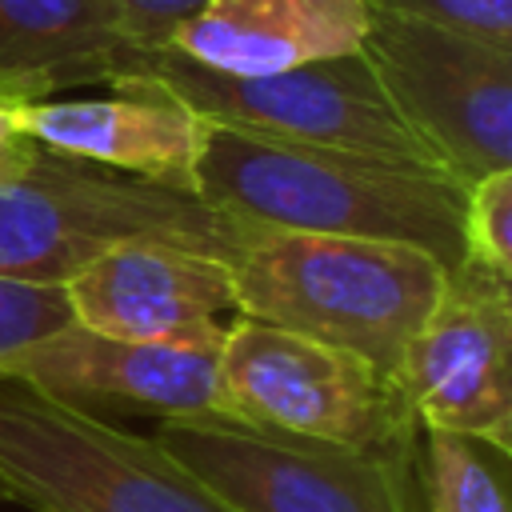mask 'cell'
I'll list each match as a JSON object with an SVG mask.
<instances>
[{
	"mask_svg": "<svg viewBox=\"0 0 512 512\" xmlns=\"http://www.w3.org/2000/svg\"><path fill=\"white\" fill-rule=\"evenodd\" d=\"M192 192L236 228L368 236L464 260L468 188L440 168L200 124Z\"/></svg>",
	"mask_w": 512,
	"mask_h": 512,
	"instance_id": "6da1fadb",
	"label": "cell"
},
{
	"mask_svg": "<svg viewBox=\"0 0 512 512\" xmlns=\"http://www.w3.org/2000/svg\"><path fill=\"white\" fill-rule=\"evenodd\" d=\"M228 268L236 316L348 348L396 384L448 272L412 244L288 228H244Z\"/></svg>",
	"mask_w": 512,
	"mask_h": 512,
	"instance_id": "7a4b0ae2",
	"label": "cell"
},
{
	"mask_svg": "<svg viewBox=\"0 0 512 512\" xmlns=\"http://www.w3.org/2000/svg\"><path fill=\"white\" fill-rule=\"evenodd\" d=\"M236 224L192 192L132 180L60 152L0 180V276L64 284L76 268L116 244L164 240L212 256H232Z\"/></svg>",
	"mask_w": 512,
	"mask_h": 512,
	"instance_id": "3957f363",
	"label": "cell"
},
{
	"mask_svg": "<svg viewBox=\"0 0 512 512\" xmlns=\"http://www.w3.org/2000/svg\"><path fill=\"white\" fill-rule=\"evenodd\" d=\"M0 496L28 512H236L152 436L0 380Z\"/></svg>",
	"mask_w": 512,
	"mask_h": 512,
	"instance_id": "277c9868",
	"label": "cell"
},
{
	"mask_svg": "<svg viewBox=\"0 0 512 512\" xmlns=\"http://www.w3.org/2000/svg\"><path fill=\"white\" fill-rule=\"evenodd\" d=\"M120 72H136L164 84L208 124H224L284 144L364 152L400 164L440 168L424 148V140L392 108L364 52H348L336 60H316L284 72L228 76L188 64L168 48H124L112 76Z\"/></svg>",
	"mask_w": 512,
	"mask_h": 512,
	"instance_id": "5b68a950",
	"label": "cell"
},
{
	"mask_svg": "<svg viewBox=\"0 0 512 512\" xmlns=\"http://www.w3.org/2000/svg\"><path fill=\"white\" fill-rule=\"evenodd\" d=\"M152 440L236 512H428L420 432L340 448L260 432L224 416L160 420Z\"/></svg>",
	"mask_w": 512,
	"mask_h": 512,
	"instance_id": "8992f818",
	"label": "cell"
},
{
	"mask_svg": "<svg viewBox=\"0 0 512 512\" xmlns=\"http://www.w3.org/2000/svg\"><path fill=\"white\" fill-rule=\"evenodd\" d=\"M216 416L340 448H376L420 432L404 388L376 364L248 316H236L220 340Z\"/></svg>",
	"mask_w": 512,
	"mask_h": 512,
	"instance_id": "52a82bcc",
	"label": "cell"
},
{
	"mask_svg": "<svg viewBox=\"0 0 512 512\" xmlns=\"http://www.w3.org/2000/svg\"><path fill=\"white\" fill-rule=\"evenodd\" d=\"M360 52L452 180L512 168V48L372 4Z\"/></svg>",
	"mask_w": 512,
	"mask_h": 512,
	"instance_id": "ba28073f",
	"label": "cell"
},
{
	"mask_svg": "<svg viewBox=\"0 0 512 512\" xmlns=\"http://www.w3.org/2000/svg\"><path fill=\"white\" fill-rule=\"evenodd\" d=\"M400 388L420 428L512 452V276L468 256L448 268L404 352Z\"/></svg>",
	"mask_w": 512,
	"mask_h": 512,
	"instance_id": "9c48e42d",
	"label": "cell"
},
{
	"mask_svg": "<svg viewBox=\"0 0 512 512\" xmlns=\"http://www.w3.org/2000/svg\"><path fill=\"white\" fill-rule=\"evenodd\" d=\"M216 356L220 344L124 340L68 320L8 352L0 360V380L76 408L116 404L160 420H184L216 416Z\"/></svg>",
	"mask_w": 512,
	"mask_h": 512,
	"instance_id": "30bf717a",
	"label": "cell"
},
{
	"mask_svg": "<svg viewBox=\"0 0 512 512\" xmlns=\"http://www.w3.org/2000/svg\"><path fill=\"white\" fill-rule=\"evenodd\" d=\"M76 324L168 344H220L236 320V288L224 256L164 240L116 244L64 280Z\"/></svg>",
	"mask_w": 512,
	"mask_h": 512,
	"instance_id": "8fae6325",
	"label": "cell"
},
{
	"mask_svg": "<svg viewBox=\"0 0 512 512\" xmlns=\"http://www.w3.org/2000/svg\"><path fill=\"white\" fill-rule=\"evenodd\" d=\"M104 96H40L16 108L24 136L40 148L148 180L160 188L192 192L200 116L164 84L120 72L104 80ZM196 196V192H192Z\"/></svg>",
	"mask_w": 512,
	"mask_h": 512,
	"instance_id": "7c38bea8",
	"label": "cell"
},
{
	"mask_svg": "<svg viewBox=\"0 0 512 512\" xmlns=\"http://www.w3.org/2000/svg\"><path fill=\"white\" fill-rule=\"evenodd\" d=\"M368 16V0H208L160 48L208 72L260 76L360 52Z\"/></svg>",
	"mask_w": 512,
	"mask_h": 512,
	"instance_id": "4fadbf2b",
	"label": "cell"
},
{
	"mask_svg": "<svg viewBox=\"0 0 512 512\" xmlns=\"http://www.w3.org/2000/svg\"><path fill=\"white\" fill-rule=\"evenodd\" d=\"M124 48L116 0H0V76L48 96L104 84Z\"/></svg>",
	"mask_w": 512,
	"mask_h": 512,
	"instance_id": "5bb4252c",
	"label": "cell"
},
{
	"mask_svg": "<svg viewBox=\"0 0 512 512\" xmlns=\"http://www.w3.org/2000/svg\"><path fill=\"white\" fill-rule=\"evenodd\" d=\"M420 472L428 512H512L508 452L444 428H420Z\"/></svg>",
	"mask_w": 512,
	"mask_h": 512,
	"instance_id": "9a60e30c",
	"label": "cell"
},
{
	"mask_svg": "<svg viewBox=\"0 0 512 512\" xmlns=\"http://www.w3.org/2000/svg\"><path fill=\"white\" fill-rule=\"evenodd\" d=\"M464 256L512 276V168L488 172L468 184Z\"/></svg>",
	"mask_w": 512,
	"mask_h": 512,
	"instance_id": "2e32d148",
	"label": "cell"
},
{
	"mask_svg": "<svg viewBox=\"0 0 512 512\" xmlns=\"http://www.w3.org/2000/svg\"><path fill=\"white\" fill-rule=\"evenodd\" d=\"M72 320L64 284L0 276V360Z\"/></svg>",
	"mask_w": 512,
	"mask_h": 512,
	"instance_id": "e0dca14e",
	"label": "cell"
},
{
	"mask_svg": "<svg viewBox=\"0 0 512 512\" xmlns=\"http://www.w3.org/2000/svg\"><path fill=\"white\" fill-rule=\"evenodd\" d=\"M368 4L476 36L496 48H512V0H368Z\"/></svg>",
	"mask_w": 512,
	"mask_h": 512,
	"instance_id": "ac0fdd59",
	"label": "cell"
},
{
	"mask_svg": "<svg viewBox=\"0 0 512 512\" xmlns=\"http://www.w3.org/2000/svg\"><path fill=\"white\" fill-rule=\"evenodd\" d=\"M40 96H48V92H40V88H32L24 80L0 76V180L24 176L44 152L32 136H24V128L16 120V108L28 104V100H40Z\"/></svg>",
	"mask_w": 512,
	"mask_h": 512,
	"instance_id": "d6986e66",
	"label": "cell"
},
{
	"mask_svg": "<svg viewBox=\"0 0 512 512\" xmlns=\"http://www.w3.org/2000/svg\"><path fill=\"white\" fill-rule=\"evenodd\" d=\"M208 0H116L128 48H160Z\"/></svg>",
	"mask_w": 512,
	"mask_h": 512,
	"instance_id": "ffe728a7",
	"label": "cell"
},
{
	"mask_svg": "<svg viewBox=\"0 0 512 512\" xmlns=\"http://www.w3.org/2000/svg\"><path fill=\"white\" fill-rule=\"evenodd\" d=\"M0 500H4V496H0Z\"/></svg>",
	"mask_w": 512,
	"mask_h": 512,
	"instance_id": "44dd1931",
	"label": "cell"
}]
</instances>
